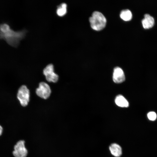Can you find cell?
I'll return each instance as SVG.
<instances>
[{"label": "cell", "mask_w": 157, "mask_h": 157, "mask_svg": "<svg viewBox=\"0 0 157 157\" xmlns=\"http://www.w3.org/2000/svg\"><path fill=\"white\" fill-rule=\"evenodd\" d=\"M27 31L23 30L15 31L12 29L6 24H0V39L5 40L10 46L16 47L20 41L25 35Z\"/></svg>", "instance_id": "obj_1"}, {"label": "cell", "mask_w": 157, "mask_h": 157, "mask_svg": "<svg viewBox=\"0 0 157 157\" xmlns=\"http://www.w3.org/2000/svg\"><path fill=\"white\" fill-rule=\"evenodd\" d=\"M89 22L91 28L96 31H100L105 26L106 19L101 12L95 11L93 12L92 16L89 18Z\"/></svg>", "instance_id": "obj_2"}, {"label": "cell", "mask_w": 157, "mask_h": 157, "mask_svg": "<svg viewBox=\"0 0 157 157\" xmlns=\"http://www.w3.org/2000/svg\"><path fill=\"white\" fill-rule=\"evenodd\" d=\"M29 97V91L26 86L25 85L21 86L18 91L17 98L22 106L25 107L27 105Z\"/></svg>", "instance_id": "obj_3"}, {"label": "cell", "mask_w": 157, "mask_h": 157, "mask_svg": "<svg viewBox=\"0 0 157 157\" xmlns=\"http://www.w3.org/2000/svg\"><path fill=\"white\" fill-rule=\"evenodd\" d=\"M13 154L15 157H26L28 154V151L25 145L24 140L18 141L14 146Z\"/></svg>", "instance_id": "obj_4"}, {"label": "cell", "mask_w": 157, "mask_h": 157, "mask_svg": "<svg viewBox=\"0 0 157 157\" xmlns=\"http://www.w3.org/2000/svg\"><path fill=\"white\" fill-rule=\"evenodd\" d=\"M46 80L49 82L56 83L58 79V75L54 72V67L52 64L47 65L43 70Z\"/></svg>", "instance_id": "obj_5"}, {"label": "cell", "mask_w": 157, "mask_h": 157, "mask_svg": "<svg viewBox=\"0 0 157 157\" xmlns=\"http://www.w3.org/2000/svg\"><path fill=\"white\" fill-rule=\"evenodd\" d=\"M51 90L49 85L44 82H42L39 84V87L36 89V93L39 97L47 99L50 96Z\"/></svg>", "instance_id": "obj_6"}, {"label": "cell", "mask_w": 157, "mask_h": 157, "mask_svg": "<svg viewBox=\"0 0 157 157\" xmlns=\"http://www.w3.org/2000/svg\"><path fill=\"white\" fill-rule=\"evenodd\" d=\"M113 78V81L117 83H121L124 81L125 79V75L121 68L116 67L114 68Z\"/></svg>", "instance_id": "obj_7"}, {"label": "cell", "mask_w": 157, "mask_h": 157, "mask_svg": "<svg viewBox=\"0 0 157 157\" xmlns=\"http://www.w3.org/2000/svg\"><path fill=\"white\" fill-rule=\"evenodd\" d=\"M142 24L145 29H148L153 26L154 24V18L149 14L144 15V17L142 21Z\"/></svg>", "instance_id": "obj_8"}, {"label": "cell", "mask_w": 157, "mask_h": 157, "mask_svg": "<svg viewBox=\"0 0 157 157\" xmlns=\"http://www.w3.org/2000/svg\"><path fill=\"white\" fill-rule=\"evenodd\" d=\"M109 149L111 154L115 157H119L122 154V149L119 145L115 143L110 145Z\"/></svg>", "instance_id": "obj_9"}, {"label": "cell", "mask_w": 157, "mask_h": 157, "mask_svg": "<svg viewBox=\"0 0 157 157\" xmlns=\"http://www.w3.org/2000/svg\"><path fill=\"white\" fill-rule=\"evenodd\" d=\"M115 102L118 106L121 107H128L129 103L125 98L121 95H117L115 98Z\"/></svg>", "instance_id": "obj_10"}, {"label": "cell", "mask_w": 157, "mask_h": 157, "mask_svg": "<svg viewBox=\"0 0 157 157\" xmlns=\"http://www.w3.org/2000/svg\"><path fill=\"white\" fill-rule=\"evenodd\" d=\"M67 5L65 3H62L57 6L56 10L57 15L63 17L66 14L67 12Z\"/></svg>", "instance_id": "obj_11"}, {"label": "cell", "mask_w": 157, "mask_h": 157, "mask_svg": "<svg viewBox=\"0 0 157 157\" xmlns=\"http://www.w3.org/2000/svg\"><path fill=\"white\" fill-rule=\"evenodd\" d=\"M120 18L125 21L131 20L132 18V14L129 10L125 9L122 10L120 13Z\"/></svg>", "instance_id": "obj_12"}, {"label": "cell", "mask_w": 157, "mask_h": 157, "mask_svg": "<svg viewBox=\"0 0 157 157\" xmlns=\"http://www.w3.org/2000/svg\"><path fill=\"white\" fill-rule=\"evenodd\" d=\"M148 119L150 120L154 121L157 118V115L154 112L151 111L149 112L147 114Z\"/></svg>", "instance_id": "obj_13"}, {"label": "cell", "mask_w": 157, "mask_h": 157, "mask_svg": "<svg viewBox=\"0 0 157 157\" xmlns=\"http://www.w3.org/2000/svg\"><path fill=\"white\" fill-rule=\"evenodd\" d=\"M3 129L2 127L0 125V136H1L2 133Z\"/></svg>", "instance_id": "obj_14"}]
</instances>
